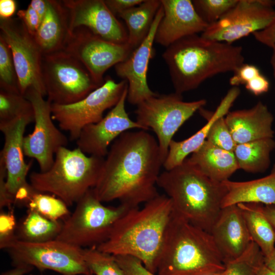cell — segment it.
Returning a JSON list of instances; mask_svg holds the SVG:
<instances>
[{
    "mask_svg": "<svg viewBox=\"0 0 275 275\" xmlns=\"http://www.w3.org/2000/svg\"><path fill=\"white\" fill-rule=\"evenodd\" d=\"M225 119L236 144L273 138V116L261 101L249 109L229 112Z\"/></svg>",
    "mask_w": 275,
    "mask_h": 275,
    "instance_id": "22",
    "label": "cell"
},
{
    "mask_svg": "<svg viewBox=\"0 0 275 275\" xmlns=\"http://www.w3.org/2000/svg\"><path fill=\"white\" fill-rule=\"evenodd\" d=\"M264 258L258 245L252 241L242 255L225 264V269L218 275H256Z\"/></svg>",
    "mask_w": 275,
    "mask_h": 275,
    "instance_id": "33",
    "label": "cell"
},
{
    "mask_svg": "<svg viewBox=\"0 0 275 275\" xmlns=\"http://www.w3.org/2000/svg\"><path fill=\"white\" fill-rule=\"evenodd\" d=\"M175 92L182 95L206 79L234 72L244 63L242 48L194 35L166 47L162 54Z\"/></svg>",
    "mask_w": 275,
    "mask_h": 275,
    "instance_id": "3",
    "label": "cell"
},
{
    "mask_svg": "<svg viewBox=\"0 0 275 275\" xmlns=\"http://www.w3.org/2000/svg\"><path fill=\"white\" fill-rule=\"evenodd\" d=\"M160 6L161 0H144L118 16L126 24L127 43L133 50L148 35Z\"/></svg>",
    "mask_w": 275,
    "mask_h": 275,
    "instance_id": "27",
    "label": "cell"
},
{
    "mask_svg": "<svg viewBox=\"0 0 275 275\" xmlns=\"http://www.w3.org/2000/svg\"><path fill=\"white\" fill-rule=\"evenodd\" d=\"M18 18L24 24L29 32L35 36L41 23L37 13L29 5L25 9L19 10L17 13Z\"/></svg>",
    "mask_w": 275,
    "mask_h": 275,
    "instance_id": "41",
    "label": "cell"
},
{
    "mask_svg": "<svg viewBox=\"0 0 275 275\" xmlns=\"http://www.w3.org/2000/svg\"><path fill=\"white\" fill-rule=\"evenodd\" d=\"M14 266L28 265L40 271L50 270L62 275L92 274L83 256V249L54 239L28 242L16 239L5 249Z\"/></svg>",
    "mask_w": 275,
    "mask_h": 275,
    "instance_id": "10",
    "label": "cell"
},
{
    "mask_svg": "<svg viewBox=\"0 0 275 275\" xmlns=\"http://www.w3.org/2000/svg\"><path fill=\"white\" fill-rule=\"evenodd\" d=\"M42 76L47 100L54 104L76 102L100 87L85 66L64 50L43 54Z\"/></svg>",
    "mask_w": 275,
    "mask_h": 275,
    "instance_id": "9",
    "label": "cell"
},
{
    "mask_svg": "<svg viewBox=\"0 0 275 275\" xmlns=\"http://www.w3.org/2000/svg\"><path fill=\"white\" fill-rule=\"evenodd\" d=\"M130 208L121 204L104 205L92 188L76 203L56 239L82 249L96 247L107 239L115 224Z\"/></svg>",
    "mask_w": 275,
    "mask_h": 275,
    "instance_id": "7",
    "label": "cell"
},
{
    "mask_svg": "<svg viewBox=\"0 0 275 275\" xmlns=\"http://www.w3.org/2000/svg\"><path fill=\"white\" fill-rule=\"evenodd\" d=\"M63 226L60 221L50 219L37 212L28 210L27 214L17 225V239L28 242H43L56 239Z\"/></svg>",
    "mask_w": 275,
    "mask_h": 275,
    "instance_id": "30",
    "label": "cell"
},
{
    "mask_svg": "<svg viewBox=\"0 0 275 275\" xmlns=\"http://www.w3.org/2000/svg\"><path fill=\"white\" fill-rule=\"evenodd\" d=\"M210 234L225 264L242 255L253 241L237 205L222 209Z\"/></svg>",
    "mask_w": 275,
    "mask_h": 275,
    "instance_id": "21",
    "label": "cell"
},
{
    "mask_svg": "<svg viewBox=\"0 0 275 275\" xmlns=\"http://www.w3.org/2000/svg\"><path fill=\"white\" fill-rule=\"evenodd\" d=\"M47 2V12L34 36L43 54L63 50L70 34L68 14L62 1Z\"/></svg>",
    "mask_w": 275,
    "mask_h": 275,
    "instance_id": "24",
    "label": "cell"
},
{
    "mask_svg": "<svg viewBox=\"0 0 275 275\" xmlns=\"http://www.w3.org/2000/svg\"><path fill=\"white\" fill-rule=\"evenodd\" d=\"M85 262L93 275H126L115 256L96 246L83 249Z\"/></svg>",
    "mask_w": 275,
    "mask_h": 275,
    "instance_id": "34",
    "label": "cell"
},
{
    "mask_svg": "<svg viewBox=\"0 0 275 275\" xmlns=\"http://www.w3.org/2000/svg\"><path fill=\"white\" fill-rule=\"evenodd\" d=\"M238 0H194V7L202 19L208 25L223 17L237 3Z\"/></svg>",
    "mask_w": 275,
    "mask_h": 275,
    "instance_id": "36",
    "label": "cell"
},
{
    "mask_svg": "<svg viewBox=\"0 0 275 275\" xmlns=\"http://www.w3.org/2000/svg\"><path fill=\"white\" fill-rule=\"evenodd\" d=\"M275 149L273 138H265L237 144L233 153L239 169L252 173L266 171L270 164V154Z\"/></svg>",
    "mask_w": 275,
    "mask_h": 275,
    "instance_id": "29",
    "label": "cell"
},
{
    "mask_svg": "<svg viewBox=\"0 0 275 275\" xmlns=\"http://www.w3.org/2000/svg\"><path fill=\"white\" fill-rule=\"evenodd\" d=\"M275 16L269 0H238L217 21L208 25L201 36L214 41L232 44L267 26Z\"/></svg>",
    "mask_w": 275,
    "mask_h": 275,
    "instance_id": "16",
    "label": "cell"
},
{
    "mask_svg": "<svg viewBox=\"0 0 275 275\" xmlns=\"http://www.w3.org/2000/svg\"><path fill=\"white\" fill-rule=\"evenodd\" d=\"M63 50L78 60L99 86L104 82L105 72L127 59L133 51L127 43L106 40L84 27L70 33Z\"/></svg>",
    "mask_w": 275,
    "mask_h": 275,
    "instance_id": "13",
    "label": "cell"
},
{
    "mask_svg": "<svg viewBox=\"0 0 275 275\" xmlns=\"http://www.w3.org/2000/svg\"><path fill=\"white\" fill-rule=\"evenodd\" d=\"M226 194L222 208L240 203H260L275 206V164L270 174L264 177L247 181L222 182Z\"/></svg>",
    "mask_w": 275,
    "mask_h": 275,
    "instance_id": "25",
    "label": "cell"
},
{
    "mask_svg": "<svg viewBox=\"0 0 275 275\" xmlns=\"http://www.w3.org/2000/svg\"><path fill=\"white\" fill-rule=\"evenodd\" d=\"M23 117L34 118L31 102L23 95L0 90V122Z\"/></svg>",
    "mask_w": 275,
    "mask_h": 275,
    "instance_id": "32",
    "label": "cell"
},
{
    "mask_svg": "<svg viewBox=\"0 0 275 275\" xmlns=\"http://www.w3.org/2000/svg\"><path fill=\"white\" fill-rule=\"evenodd\" d=\"M256 275H275V272L268 268L263 263L259 267Z\"/></svg>",
    "mask_w": 275,
    "mask_h": 275,
    "instance_id": "51",
    "label": "cell"
},
{
    "mask_svg": "<svg viewBox=\"0 0 275 275\" xmlns=\"http://www.w3.org/2000/svg\"><path fill=\"white\" fill-rule=\"evenodd\" d=\"M7 171L3 161L0 159V207L12 208L14 204L6 188Z\"/></svg>",
    "mask_w": 275,
    "mask_h": 275,
    "instance_id": "42",
    "label": "cell"
},
{
    "mask_svg": "<svg viewBox=\"0 0 275 275\" xmlns=\"http://www.w3.org/2000/svg\"><path fill=\"white\" fill-rule=\"evenodd\" d=\"M271 48L272 49V54L270 59V64L275 80V45L272 46Z\"/></svg>",
    "mask_w": 275,
    "mask_h": 275,
    "instance_id": "52",
    "label": "cell"
},
{
    "mask_svg": "<svg viewBox=\"0 0 275 275\" xmlns=\"http://www.w3.org/2000/svg\"><path fill=\"white\" fill-rule=\"evenodd\" d=\"M127 86L125 80L117 82L107 76L101 86L79 101L65 105L51 103L52 118L62 130L69 132L70 140L76 141L85 127L98 122L106 109L116 105Z\"/></svg>",
    "mask_w": 275,
    "mask_h": 275,
    "instance_id": "11",
    "label": "cell"
},
{
    "mask_svg": "<svg viewBox=\"0 0 275 275\" xmlns=\"http://www.w3.org/2000/svg\"><path fill=\"white\" fill-rule=\"evenodd\" d=\"M0 89L6 92L21 94L11 50L1 36Z\"/></svg>",
    "mask_w": 275,
    "mask_h": 275,
    "instance_id": "35",
    "label": "cell"
},
{
    "mask_svg": "<svg viewBox=\"0 0 275 275\" xmlns=\"http://www.w3.org/2000/svg\"><path fill=\"white\" fill-rule=\"evenodd\" d=\"M225 268L210 233L174 210L156 265V275H217Z\"/></svg>",
    "mask_w": 275,
    "mask_h": 275,
    "instance_id": "4",
    "label": "cell"
},
{
    "mask_svg": "<svg viewBox=\"0 0 275 275\" xmlns=\"http://www.w3.org/2000/svg\"><path fill=\"white\" fill-rule=\"evenodd\" d=\"M126 275H156L148 270L138 259L127 256H115Z\"/></svg>",
    "mask_w": 275,
    "mask_h": 275,
    "instance_id": "40",
    "label": "cell"
},
{
    "mask_svg": "<svg viewBox=\"0 0 275 275\" xmlns=\"http://www.w3.org/2000/svg\"><path fill=\"white\" fill-rule=\"evenodd\" d=\"M104 160L87 156L77 147L71 150L63 147L48 170L30 174V184L36 191L52 194L71 206L95 186Z\"/></svg>",
    "mask_w": 275,
    "mask_h": 275,
    "instance_id": "6",
    "label": "cell"
},
{
    "mask_svg": "<svg viewBox=\"0 0 275 275\" xmlns=\"http://www.w3.org/2000/svg\"><path fill=\"white\" fill-rule=\"evenodd\" d=\"M240 93L239 89H231L222 100L214 112L205 110L203 107L199 110L201 116L207 120V123L189 138L181 141L172 140L170 143L164 165L168 169H173L181 164L187 156L196 152L206 140L210 128L218 118L224 117Z\"/></svg>",
    "mask_w": 275,
    "mask_h": 275,
    "instance_id": "23",
    "label": "cell"
},
{
    "mask_svg": "<svg viewBox=\"0 0 275 275\" xmlns=\"http://www.w3.org/2000/svg\"><path fill=\"white\" fill-rule=\"evenodd\" d=\"M17 2L15 0H0V18L9 19L15 14Z\"/></svg>",
    "mask_w": 275,
    "mask_h": 275,
    "instance_id": "46",
    "label": "cell"
},
{
    "mask_svg": "<svg viewBox=\"0 0 275 275\" xmlns=\"http://www.w3.org/2000/svg\"><path fill=\"white\" fill-rule=\"evenodd\" d=\"M261 73L257 66L244 63L233 72V76L230 78L229 83L233 87L245 86Z\"/></svg>",
    "mask_w": 275,
    "mask_h": 275,
    "instance_id": "39",
    "label": "cell"
},
{
    "mask_svg": "<svg viewBox=\"0 0 275 275\" xmlns=\"http://www.w3.org/2000/svg\"><path fill=\"white\" fill-rule=\"evenodd\" d=\"M188 160L210 179L222 182L239 169L233 152L222 149L206 140Z\"/></svg>",
    "mask_w": 275,
    "mask_h": 275,
    "instance_id": "26",
    "label": "cell"
},
{
    "mask_svg": "<svg viewBox=\"0 0 275 275\" xmlns=\"http://www.w3.org/2000/svg\"><path fill=\"white\" fill-rule=\"evenodd\" d=\"M29 5L37 13L41 22L47 12V0H32Z\"/></svg>",
    "mask_w": 275,
    "mask_h": 275,
    "instance_id": "47",
    "label": "cell"
},
{
    "mask_svg": "<svg viewBox=\"0 0 275 275\" xmlns=\"http://www.w3.org/2000/svg\"><path fill=\"white\" fill-rule=\"evenodd\" d=\"M29 275H33V274H29Z\"/></svg>",
    "mask_w": 275,
    "mask_h": 275,
    "instance_id": "53",
    "label": "cell"
},
{
    "mask_svg": "<svg viewBox=\"0 0 275 275\" xmlns=\"http://www.w3.org/2000/svg\"><path fill=\"white\" fill-rule=\"evenodd\" d=\"M111 12L116 16L122 12L134 7L144 0H104Z\"/></svg>",
    "mask_w": 275,
    "mask_h": 275,
    "instance_id": "45",
    "label": "cell"
},
{
    "mask_svg": "<svg viewBox=\"0 0 275 275\" xmlns=\"http://www.w3.org/2000/svg\"><path fill=\"white\" fill-rule=\"evenodd\" d=\"M157 186L171 199L176 212L210 233L226 194L222 182L203 174L186 158L179 166L161 173Z\"/></svg>",
    "mask_w": 275,
    "mask_h": 275,
    "instance_id": "5",
    "label": "cell"
},
{
    "mask_svg": "<svg viewBox=\"0 0 275 275\" xmlns=\"http://www.w3.org/2000/svg\"><path fill=\"white\" fill-rule=\"evenodd\" d=\"M163 15L161 4L147 37L127 59L115 66L117 76L127 82V100L132 105H138L157 94L149 87L147 75L149 62L154 55L156 31Z\"/></svg>",
    "mask_w": 275,
    "mask_h": 275,
    "instance_id": "19",
    "label": "cell"
},
{
    "mask_svg": "<svg viewBox=\"0 0 275 275\" xmlns=\"http://www.w3.org/2000/svg\"><path fill=\"white\" fill-rule=\"evenodd\" d=\"M24 96L32 104L35 122L33 132L23 138L24 154L36 159L40 172H45L53 164L58 150L67 146L68 139L53 122L50 101L33 88L28 89Z\"/></svg>",
    "mask_w": 275,
    "mask_h": 275,
    "instance_id": "15",
    "label": "cell"
},
{
    "mask_svg": "<svg viewBox=\"0 0 275 275\" xmlns=\"http://www.w3.org/2000/svg\"><path fill=\"white\" fill-rule=\"evenodd\" d=\"M163 15L157 28L155 42L166 47L187 36L201 34L208 24L196 11L192 1L161 0Z\"/></svg>",
    "mask_w": 275,
    "mask_h": 275,
    "instance_id": "20",
    "label": "cell"
},
{
    "mask_svg": "<svg viewBox=\"0 0 275 275\" xmlns=\"http://www.w3.org/2000/svg\"><path fill=\"white\" fill-rule=\"evenodd\" d=\"M263 211L275 230V206L264 205Z\"/></svg>",
    "mask_w": 275,
    "mask_h": 275,
    "instance_id": "49",
    "label": "cell"
},
{
    "mask_svg": "<svg viewBox=\"0 0 275 275\" xmlns=\"http://www.w3.org/2000/svg\"><path fill=\"white\" fill-rule=\"evenodd\" d=\"M50 219L59 221L70 215L68 205L54 195L36 191L26 206Z\"/></svg>",
    "mask_w": 275,
    "mask_h": 275,
    "instance_id": "31",
    "label": "cell"
},
{
    "mask_svg": "<svg viewBox=\"0 0 275 275\" xmlns=\"http://www.w3.org/2000/svg\"><path fill=\"white\" fill-rule=\"evenodd\" d=\"M17 225L12 208L7 212L0 214V248L5 249L7 245L17 239L16 231Z\"/></svg>",
    "mask_w": 275,
    "mask_h": 275,
    "instance_id": "38",
    "label": "cell"
},
{
    "mask_svg": "<svg viewBox=\"0 0 275 275\" xmlns=\"http://www.w3.org/2000/svg\"><path fill=\"white\" fill-rule=\"evenodd\" d=\"M127 89L128 86L116 105L100 121L82 129L76 144L86 154L105 158L108 148L122 133L134 128L144 130L126 111Z\"/></svg>",
    "mask_w": 275,
    "mask_h": 275,
    "instance_id": "17",
    "label": "cell"
},
{
    "mask_svg": "<svg viewBox=\"0 0 275 275\" xmlns=\"http://www.w3.org/2000/svg\"><path fill=\"white\" fill-rule=\"evenodd\" d=\"M89 275H93V274H89Z\"/></svg>",
    "mask_w": 275,
    "mask_h": 275,
    "instance_id": "54",
    "label": "cell"
},
{
    "mask_svg": "<svg viewBox=\"0 0 275 275\" xmlns=\"http://www.w3.org/2000/svg\"><path fill=\"white\" fill-rule=\"evenodd\" d=\"M0 36L9 45L13 56L20 93L33 88L46 96L42 76L43 53L34 36L18 18H0Z\"/></svg>",
    "mask_w": 275,
    "mask_h": 275,
    "instance_id": "12",
    "label": "cell"
},
{
    "mask_svg": "<svg viewBox=\"0 0 275 275\" xmlns=\"http://www.w3.org/2000/svg\"><path fill=\"white\" fill-rule=\"evenodd\" d=\"M173 211L172 201L165 194L145 203L141 208H131L115 224L107 239L96 248L114 256L134 257L155 274Z\"/></svg>",
    "mask_w": 275,
    "mask_h": 275,
    "instance_id": "2",
    "label": "cell"
},
{
    "mask_svg": "<svg viewBox=\"0 0 275 275\" xmlns=\"http://www.w3.org/2000/svg\"><path fill=\"white\" fill-rule=\"evenodd\" d=\"M269 87V80L261 73L245 85L248 91L257 96L267 92Z\"/></svg>",
    "mask_w": 275,
    "mask_h": 275,
    "instance_id": "44",
    "label": "cell"
},
{
    "mask_svg": "<svg viewBox=\"0 0 275 275\" xmlns=\"http://www.w3.org/2000/svg\"><path fill=\"white\" fill-rule=\"evenodd\" d=\"M62 2L68 14L69 33L84 27L106 40L127 43V29L104 0H63Z\"/></svg>",
    "mask_w": 275,
    "mask_h": 275,
    "instance_id": "18",
    "label": "cell"
},
{
    "mask_svg": "<svg viewBox=\"0 0 275 275\" xmlns=\"http://www.w3.org/2000/svg\"><path fill=\"white\" fill-rule=\"evenodd\" d=\"M206 140L222 149L231 152H233L237 145L224 117H220L214 122L210 128Z\"/></svg>",
    "mask_w": 275,
    "mask_h": 275,
    "instance_id": "37",
    "label": "cell"
},
{
    "mask_svg": "<svg viewBox=\"0 0 275 275\" xmlns=\"http://www.w3.org/2000/svg\"><path fill=\"white\" fill-rule=\"evenodd\" d=\"M206 103L204 99L184 101L182 95L175 92L168 94H157L136 105L134 112L135 121L145 130L151 129L154 131L164 161L174 135Z\"/></svg>",
    "mask_w": 275,
    "mask_h": 275,
    "instance_id": "8",
    "label": "cell"
},
{
    "mask_svg": "<svg viewBox=\"0 0 275 275\" xmlns=\"http://www.w3.org/2000/svg\"><path fill=\"white\" fill-rule=\"evenodd\" d=\"M34 122V118L23 117L0 122V130L4 136V145L0 153L7 171L6 188L14 204L26 206L36 191L26 181L33 160H24L23 140L26 126Z\"/></svg>",
    "mask_w": 275,
    "mask_h": 275,
    "instance_id": "14",
    "label": "cell"
},
{
    "mask_svg": "<svg viewBox=\"0 0 275 275\" xmlns=\"http://www.w3.org/2000/svg\"><path fill=\"white\" fill-rule=\"evenodd\" d=\"M34 268L30 265L18 264L12 269L7 270L1 275H25L33 270Z\"/></svg>",
    "mask_w": 275,
    "mask_h": 275,
    "instance_id": "48",
    "label": "cell"
},
{
    "mask_svg": "<svg viewBox=\"0 0 275 275\" xmlns=\"http://www.w3.org/2000/svg\"><path fill=\"white\" fill-rule=\"evenodd\" d=\"M256 40L270 48L275 45V16L265 29L253 34Z\"/></svg>",
    "mask_w": 275,
    "mask_h": 275,
    "instance_id": "43",
    "label": "cell"
},
{
    "mask_svg": "<svg viewBox=\"0 0 275 275\" xmlns=\"http://www.w3.org/2000/svg\"><path fill=\"white\" fill-rule=\"evenodd\" d=\"M264 263L268 268L275 272V249L269 256L264 257Z\"/></svg>",
    "mask_w": 275,
    "mask_h": 275,
    "instance_id": "50",
    "label": "cell"
},
{
    "mask_svg": "<svg viewBox=\"0 0 275 275\" xmlns=\"http://www.w3.org/2000/svg\"><path fill=\"white\" fill-rule=\"evenodd\" d=\"M242 214L253 241L264 257L275 249V230L263 211V204L240 203L237 205Z\"/></svg>",
    "mask_w": 275,
    "mask_h": 275,
    "instance_id": "28",
    "label": "cell"
},
{
    "mask_svg": "<svg viewBox=\"0 0 275 275\" xmlns=\"http://www.w3.org/2000/svg\"><path fill=\"white\" fill-rule=\"evenodd\" d=\"M163 162L152 134L125 131L111 145L94 192L102 203L118 200L139 207L159 195L156 186Z\"/></svg>",
    "mask_w": 275,
    "mask_h": 275,
    "instance_id": "1",
    "label": "cell"
}]
</instances>
